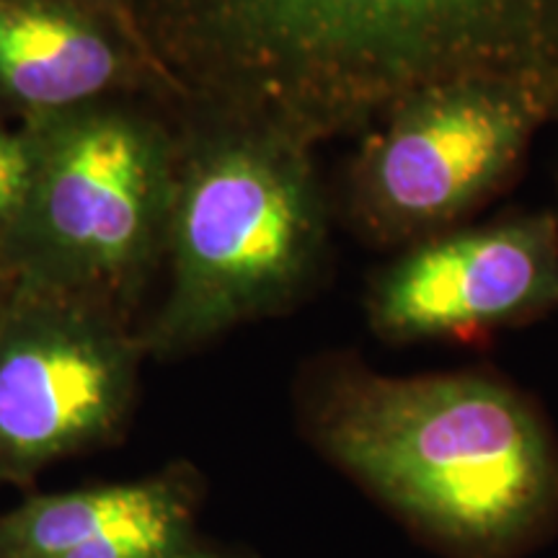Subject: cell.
Instances as JSON below:
<instances>
[{
    "instance_id": "cell-3",
    "label": "cell",
    "mask_w": 558,
    "mask_h": 558,
    "mask_svg": "<svg viewBox=\"0 0 558 558\" xmlns=\"http://www.w3.org/2000/svg\"><path fill=\"white\" fill-rule=\"evenodd\" d=\"M166 233L169 288L137 329L150 357L290 313L329 267L331 213L316 148L279 132L179 111Z\"/></svg>"
},
{
    "instance_id": "cell-1",
    "label": "cell",
    "mask_w": 558,
    "mask_h": 558,
    "mask_svg": "<svg viewBox=\"0 0 558 558\" xmlns=\"http://www.w3.org/2000/svg\"><path fill=\"white\" fill-rule=\"evenodd\" d=\"M173 107L318 148L452 86L558 124V0H124Z\"/></svg>"
},
{
    "instance_id": "cell-6",
    "label": "cell",
    "mask_w": 558,
    "mask_h": 558,
    "mask_svg": "<svg viewBox=\"0 0 558 558\" xmlns=\"http://www.w3.org/2000/svg\"><path fill=\"white\" fill-rule=\"evenodd\" d=\"M148 357L124 313L88 298L16 290L0 318V484L120 435Z\"/></svg>"
},
{
    "instance_id": "cell-14",
    "label": "cell",
    "mask_w": 558,
    "mask_h": 558,
    "mask_svg": "<svg viewBox=\"0 0 558 558\" xmlns=\"http://www.w3.org/2000/svg\"><path fill=\"white\" fill-rule=\"evenodd\" d=\"M13 298H16V284L11 282V277L5 275L3 267H0V318H3V313L9 311Z\"/></svg>"
},
{
    "instance_id": "cell-7",
    "label": "cell",
    "mask_w": 558,
    "mask_h": 558,
    "mask_svg": "<svg viewBox=\"0 0 558 558\" xmlns=\"http://www.w3.org/2000/svg\"><path fill=\"white\" fill-rule=\"evenodd\" d=\"M558 308V213L452 228L403 248L367 282L369 331L390 347L481 344Z\"/></svg>"
},
{
    "instance_id": "cell-4",
    "label": "cell",
    "mask_w": 558,
    "mask_h": 558,
    "mask_svg": "<svg viewBox=\"0 0 558 558\" xmlns=\"http://www.w3.org/2000/svg\"><path fill=\"white\" fill-rule=\"evenodd\" d=\"M24 207L0 235V267L24 292L88 298L132 318L163 264L179 114L122 94L37 120Z\"/></svg>"
},
{
    "instance_id": "cell-2",
    "label": "cell",
    "mask_w": 558,
    "mask_h": 558,
    "mask_svg": "<svg viewBox=\"0 0 558 558\" xmlns=\"http://www.w3.org/2000/svg\"><path fill=\"white\" fill-rule=\"evenodd\" d=\"M300 411L318 452L448 558H520L558 527V439L499 375L401 378L331 354Z\"/></svg>"
},
{
    "instance_id": "cell-11",
    "label": "cell",
    "mask_w": 558,
    "mask_h": 558,
    "mask_svg": "<svg viewBox=\"0 0 558 558\" xmlns=\"http://www.w3.org/2000/svg\"><path fill=\"white\" fill-rule=\"evenodd\" d=\"M39 156L37 122H0V235L16 220L29 194Z\"/></svg>"
},
{
    "instance_id": "cell-12",
    "label": "cell",
    "mask_w": 558,
    "mask_h": 558,
    "mask_svg": "<svg viewBox=\"0 0 558 558\" xmlns=\"http://www.w3.org/2000/svg\"><path fill=\"white\" fill-rule=\"evenodd\" d=\"M65 3H73V5H78V9H86L90 13H99V16L114 21L117 26H122V29L128 32L130 37L140 45L137 34H135V29H132V24H130L128 9H124V0H65ZM140 47H143V45H140Z\"/></svg>"
},
{
    "instance_id": "cell-8",
    "label": "cell",
    "mask_w": 558,
    "mask_h": 558,
    "mask_svg": "<svg viewBox=\"0 0 558 558\" xmlns=\"http://www.w3.org/2000/svg\"><path fill=\"white\" fill-rule=\"evenodd\" d=\"M122 94L171 101L122 26L65 0H0V122L29 124Z\"/></svg>"
},
{
    "instance_id": "cell-5",
    "label": "cell",
    "mask_w": 558,
    "mask_h": 558,
    "mask_svg": "<svg viewBox=\"0 0 558 558\" xmlns=\"http://www.w3.org/2000/svg\"><path fill=\"white\" fill-rule=\"evenodd\" d=\"M554 114L525 94L452 86L403 104L349 160L347 226L375 248H409L460 222L512 181Z\"/></svg>"
},
{
    "instance_id": "cell-9",
    "label": "cell",
    "mask_w": 558,
    "mask_h": 558,
    "mask_svg": "<svg viewBox=\"0 0 558 558\" xmlns=\"http://www.w3.org/2000/svg\"><path fill=\"white\" fill-rule=\"evenodd\" d=\"M202 478L190 463L153 476L39 494L0 514V558H58L137 522L199 509Z\"/></svg>"
},
{
    "instance_id": "cell-13",
    "label": "cell",
    "mask_w": 558,
    "mask_h": 558,
    "mask_svg": "<svg viewBox=\"0 0 558 558\" xmlns=\"http://www.w3.org/2000/svg\"><path fill=\"white\" fill-rule=\"evenodd\" d=\"M173 558H254L243 550H230V548H218V546H207V543H197L184 554L173 556Z\"/></svg>"
},
{
    "instance_id": "cell-10",
    "label": "cell",
    "mask_w": 558,
    "mask_h": 558,
    "mask_svg": "<svg viewBox=\"0 0 558 558\" xmlns=\"http://www.w3.org/2000/svg\"><path fill=\"white\" fill-rule=\"evenodd\" d=\"M197 543V509H179L117 530L58 558H173Z\"/></svg>"
}]
</instances>
